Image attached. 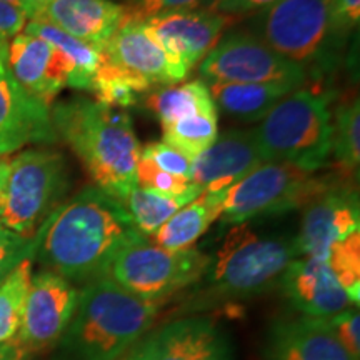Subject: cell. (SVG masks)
Wrapping results in <instances>:
<instances>
[{
  "label": "cell",
  "mask_w": 360,
  "mask_h": 360,
  "mask_svg": "<svg viewBox=\"0 0 360 360\" xmlns=\"http://www.w3.org/2000/svg\"><path fill=\"white\" fill-rule=\"evenodd\" d=\"M297 257L294 238L264 236L247 222L231 225L222 244L210 255L202 304L262 295L281 283L283 270Z\"/></svg>",
  "instance_id": "277c9868"
},
{
  "label": "cell",
  "mask_w": 360,
  "mask_h": 360,
  "mask_svg": "<svg viewBox=\"0 0 360 360\" xmlns=\"http://www.w3.org/2000/svg\"><path fill=\"white\" fill-rule=\"evenodd\" d=\"M360 231L359 195L352 180H340L304 207L299 236L294 237L299 257L326 260L332 244Z\"/></svg>",
  "instance_id": "7c38bea8"
},
{
  "label": "cell",
  "mask_w": 360,
  "mask_h": 360,
  "mask_svg": "<svg viewBox=\"0 0 360 360\" xmlns=\"http://www.w3.org/2000/svg\"><path fill=\"white\" fill-rule=\"evenodd\" d=\"M232 17L209 8L179 11L141 20L174 60L191 72L222 39Z\"/></svg>",
  "instance_id": "5bb4252c"
},
{
  "label": "cell",
  "mask_w": 360,
  "mask_h": 360,
  "mask_svg": "<svg viewBox=\"0 0 360 360\" xmlns=\"http://www.w3.org/2000/svg\"><path fill=\"white\" fill-rule=\"evenodd\" d=\"M125 17V6L112 0H47L30 20L51 24L102 52Z\"/></svg>",
  "instance_id": "ffe728a7"
},
{
  "label": "cell",
  "mask_w": 360,
  "mask_h": 360,
  "mask_svg": "<svg viewBox=\"0 0 360 360\" xmlns=\"http://www.w3.org/2000/svg\"><path fill=\"white\" fill-rule=\"evenodd\" d=\"M24 34L35 35V37L47 40L49 44H52L53 47H57L58 51L65 53L72 67H74V74L70 77L69 87L77 90L90 89L94 75H96L98 65L103 60V53L98 49L72 37V35L65 34L64 30L57 29V27L39 20L27 22Z\"/></svg>",
  "instance_id": "d4e9b609"
},
{
  "label": "cell",
  "mask_w": 360,
  "mask_h": 360,
  "mask_svg": "<svg viewBox=\"0 0 360 360\" xmlns=\"http://www.w3.org/2000/svg\"><path fill=\"white\" fill-rule=\"evenodd\" d=\"M146 103L160 120L162 127L195 112L217 109L204 80L152 90L148 92Z\"/></svg>",
  "instance_id": "484cf974"
},
{
  "label": "cell",
  "mask_w": 360,
  "mask_h": 360,
  "mask_svg": "<svg viewBox=\"0 0 360 360\" xmlns=\"http://www.w3.org/2000/svg\"><path fill=\"white\" fill-rule=\"evenodd\" d=\"M7 60L20 87L47 107L69 87L74 74V67L64 52L47 40L29 34L15 35L8 42Z\"/></svg>",
  "instance_id": "9a60e30c"
},
{
  "label": "cell",
  "mask_w": 360,
  "mask_h": 360,
  "mask_svg": "<svg viewBox=\"0 0 360 360\" xmlns=\"http://www.w3.org/2000/svg\"><path fill=\"white\" fill-rule=\"evenodd\" d=\"M202 192L204 191L195 184H192L187 192L179 193V195H165V193H159L150 188L135 187L122 205L129 212L137 231L148 238L154 236L175 212H179L184 205H187L195 197H199Z\"/></svg>",
  "instance_id": "cb8c5ba5"
},
{
  "label": "cell",
  "mask_w": 360,
  "mask_h": 360,
  "mask_svg": "<svg viewBox=\"0 0 360 360\" xmlns=\"http://www.w3.org/2000/svg\"><path fill=\"white\" fill-rule=\"evenodd\" d=\"M125 207L98 187L62 202L32 238V259L69 282L107 277L119 252L142 238Z\"/></svg>",
  "instance_id": "6da1fadb"
},
{
  "label": "cell",
  "mask_w": 360,
  "mask_h": 360,
  "mask_svg": "<svg viewBox=\"0 0 360 360\" xmlns=\"http://www.w3.org/2000/svg\"><path fill=\"white\" fill-rule=\"evenodd\" d=\"M29 17L20 7L0 0V42H11L15 35L22 34Z\"/></svg>",
  "instance_id": "74e56055"
},
{
  "label": "cell",
  "mask_w": 360,
  "mask_h": 360,
  "mask_svg": "<svg viewBox=\"0 0 360 360\" xmlns=\"http://www.w3.org/2000/svg\"><path fill=\"white\" fill-rule=\"evenodd\" d=\"M102 53L112 64L141 75L150 85L167 87L182 82L188 75L186 67L164 51L143 22L129 17H125Z\"/></svg>",
  "instance_id": "2e32d148"
},
{
  "label": "cell",
  "mask_w": 360,
  "mask_h": 360,
  "mask_svg": "<svg viewBox=\"0 0 360 360\" xmlns=\"http://www.w3.org/2000/svg\"><path fill=\"white\" fill-rule=\"evenodd\" d=\"M277 2L278 0H210L209 11L229 17L249 15V13L262 12Z\"/></svg>",
  "instance_id": "f35d334b"
},
{
  "label": "cell",
  "mask_w": 360,
  "mask_h": 360,
  "mask_svg": "<svg viewBox=\"0 0 360 360\" xmlns=\"http://www.w3.org/2000/svg\"><path fill=\"white\" fill-rule=\"evenodd\" d=\"M0 360H30V355L15 340L0 344Z\"/></svg>",
  "instance_id": "ab89813d"
},
{
  "label": "cell",
  "mask_w": 360,
  "mask_h": 360,
  "mask_svg": "<svg viewBox=\"0 0 360 360\" xmlns=\"http://www.w3.org/2000/svg\"><path fill=\"white\" fill-rule=\"evenodd\" d=\"M278 285L305 317L327 319L354 305L326 260L321 259H294L283 270Z\"/></svg>",
  "instance_id": "d6986e66"
},
{
  "label": "cell",
  "mask_w": 360,
  "mask_h": 360,
  "mask_svg": "<svg viewBox=\"0 0 360 360\" xmlns=\"http://www.w3.org/2000/svg\"><path fill=\"white\" fill-rule=\"evenodd\" d=\"M52 127L79 157L90 177L120 204L137 187L141 146L124 110L74 97L51 109Z\"/></svg>",
  "instance_id": "7a4b0ae2"
},
{
  "label": "cell",
  "mask_w": 360,
  "mask_h": 360,
  "mask_svg": "<svg viewBox=\"0 0 360 360\" xmlns=\"http://www.w3.org/2000/svg\"><path fill=\"white\" fill-rule=\"evenodd\" d=\"M215 107L242 122H260L283 97L297 90L290 84L205 82Z\"/></svg>",
  "instance_id": "603a6c76"
},
{
  "label": "cell",
  "mask_w": 360,
  "mask_h": 360,
  "mask_svg": "<svg viewBox=\"0 0 360 360\" xmlns=\"http://www.w3.org/2000/svg\"><path fill=\"white\" fill-rule=\"evenodd\" d=\"M162 304L142 300L109 277L79 292L62 345L74 360H117L154 323Z\"/></svg>",
  "instance_id": "3957f363"
},
{
  "label": "cell",
  "mask_w": 360,
  "mask_h": 360,
  "mask_svg": "<svg viewBox=\"0 0 360 360\" xmlns=\"http://www.w3.org/2000/svg\"><path fill=\"white\" fill-rule=\"evenodd\" d=\"M162 129H164L162 141L184 152L191 159H195L217 139L219 112L217 109L195 112L172 124L164 125Z\"/></svg>",
  "instance_id": "f1b7e54d"
},
{
  "label": "cell",
  "mask_w": 360,
  "mask_h": 360,
  "mask_svg": "<svg viewBox=\"0 0 360 360\" xmlns=\"http://www.w3.org/2000/svg\"><path fill=\"white\" fill-rule=\"evenodd\" d=\"M327 326L332 335L354 359L360 360V315L352 307L344 312L327 317Z\"/></svg>",
  "instance_id": "836d02e7"
},
{
  "label": "cell",
  "mask_w": 360,
  "mask_h": 360,
  "mask_svg": "<svg viewBox=\"0 0 360 360\" xmlns=\"http://www.w3.org/2000/svg\"><path fill=\"white\" fill-rule=\"evenodd\" d=\"M340 180L349 179L317 175L290 164H262L225 191L220 219L237 225L304 209Z\"/></svg>",
  "instance_id": "ba28073f"
},
{
  "label": "cell",
  "mask_w": 360,
  "mask_h": 360,
  "mask_svg": "<svg viewBox=\"0 0 360 360\" xmlns=\"http://www.w3.org/2000/svg\"><path fill=\"white\" fill-rule=\"evenodd\" d=\"M262 164L254 130H227L192 160L191 182L204 192L227 191Z\"/></svg>",
  "instance_id": "e0dca14e"
},
{
  "label": "cell",
  "mask_w": 360,
  "mask_h": 360,
  "mask_svg": "<svg viewBox=\"0 0 360 360\" xmlns=\"http://www.w3.org/2000/svg\"><path fill=\"white\" fill-rule=\"evenodd\" d=\"M45 2H47V0H20L22 8H24V12L27 13V17H29V20L32 19L35 13H37L39 8L42 7Z\"/></svg>",
  "instance_id": "b9f144b4"
},
{
  "label": "cell",
  "mask_w": 360,
  "mask_h": 360,
  "mask_svg": "<svg viewBox=\"0 0 360 360\" xmlns=\"http://www.w3.org/2000/svg\"><path fill=\"white\" fill-rule=\"evenodd\" d=\"M4 2H8V4H12V6H17V7L22 8L20 0H4ZM22 11H24V8H22Z\"/></svg>",
  "instance_id": "7bdbcfd3"
},
{
  "label": "cell",
  "mask_w": 360,
  "mask_h": 360,
  "mask_svg": "<svg viewBox=\"0 0 360 360\" xmlns=\"http://www.w3.org/2000/svg\"><path fill=\"white\" fill-rule=\"evenodd\" d=\"M332 152L342 177L354 180L360 162V103L355 97L344 102L332 120Z\"/></svg>",
  "instance_id": "83f0119b"
},
{
  "label": "cell",
  "mask_w": 360,
  "mask_h": 360,
  "mask_svg": "<svg viewBox=\"0 0 360 360\" xmlns=\"http://www.w3.org/2000/svg\"><path fill=\"white\" fill-rule=\"evenodd\" d=\"M210 0H130L127 17L134 20H147L162 13L179 11H195L200 6H207Z\"/></svg>",
  "instance_id": "d590c367"
},
{
  "label": "cell",
  "mask_w": 360,
  "mask_h": 360,
  "mask_svg": "<svg viewBox=\"0 0 360 360\" xmlns=\"http://www.w3.org/2000/svg\"><path fill=\"white\" fill-rule=\"evenodd\" d=\"M254 132L265 164H290L317 172L332 154L328 97L319 90L297 89L260 120Z\"/></svg>",
  "instance_id": "8992f818"
},
{
  "label": "cell",
  "mask_w": 360,
  "mask_h": 360,
  "mask_svg": "<svg viewBox=\"0 0 360 360\" xmlns=\"http://www.w3.org/2000/svg\"><path fill=\"white\" fill-rule=\"evenodd\" d=\"M224 193L225 191L202 192L162 225L152 236V242L167 250L192 249L222 215Z\"/></svg>",
  "instance_id": "7402d4cb"
},
{
  "label": "cell",
  "mask_w": 360,
  "mask_h": 360,
  "mask_svg": "<svg viewBox=\"0 0 360 360\" xmlns=\"http://www.w3.org/2000/svg\"><path fill=\"white\" fill-rule=\"evenodd\" d=\"M209 264L210 255L195 247L167 250L142 237L119 252L107 277L139 299L164 304L169 297L200 282Z\"/></svg>",
  "instance_id": "9c48e42d"
},
{
  "label": "cell",
  "mask_w": 360,
  "mask_h": 360,
  "mask_svg": "<svg viewBox=\"0 0 360 360\" xmlns=\"http://www.w3.org/2000/svg\"><path fill=\"white\" fill-rule=\"evenodd\" d=\"M141 159L152 162L155 167L164 170V172L172 174L175 177L186 179L191 182L193 159L184 154V152L177 150L175 147L169 146V143H165L164 141L147 143L146 147L141 148Z\"/></svg>",
  "instance_id": "1f68e13d"
},
{
  "label": "cell",
  "mask_w": 360,
  "mask_h": 360,
  "mask_svg": "<svg viewBox=\"0 0 360 360\" xmlns=\"http://www.w3.org/2000/svg\"><path fill=\"white\" fill-rule=\"evenodd\" d=\"M326 264L354 305L360 299V231L330 245Z\"/></svg>",
  "instance_id": "4dcf8cb0"
},
{
  "label": "cell",
  "mask_w": 360,
  "mask_h": 360,
  "mask_svg": "<svg viewBox=\"0 0 360 360\" xmlns=\"http://www.w3.org/2000/svg\"><path fill=\"white\" fill-rule=\"evenodd\" d=\"M137 187L150 188L165 195H179V193L187 192L192 187V182L164 172L152 162L141 159L137 165Z\"/></svg>",
  "instance_id": "d6a6232c"
},
{
  "label": "cell",
  "mask_w": 360,
  "mask_h": 360,
  "mask_svg": "<svg viewBox=\"0 0 360 360\" xmlns=\"http://www.w3.org/2000/svg\"><path fill=\"white\" fill-rule=\"evenodd\" d=\"M8 42H0V155H8L27 143L57 141L51 107L35 101L12 75L7 60Z\"/></svg>",
  "instance_id": "4fadbf2b"
},
{
  "label": "cell",
  "mask_w": 360,
  "mask_h": 360,
  "mask_svg": "<svg viewBox=\"0 0 360 360\" xmlns=\"http://www.w3.org/2000/svg\"><path fill=\"white\" fill-rule=\"evenodd\" d=\"M254 35L289 58L305 77H327L339 65L347 39L334 32L328 0H278L255 15Z\"/></svg>",
  "instance_id": "5b68a950"
},
{
  "label": "cell",
  "mask_w": 360,
  "mask_h": 360,
  "mask_svg": "<svg viewBox=\"0 0 360 360\" xmlns=\"http://www.w3.org/2000/svg\"><path fill=\"white\" fill-rule=\"evenodd\" d=\"M32 264V257L24 259L0 283V344L15 340L19 335Z\"/></svg>",
  "instance_id": "f546056e"
},
{
  "label": "cell",
  "mask_w": 360,
  "mask_h": 360,
  "mask_svg": "<svg viewBox=\"0 0 360 360\" xmlns=\"http://www.w3.org/2000/svg\"><path fill=\"white\" fill-rule=\"evenodd\" d=\"M152 85L141 75L112 64L103 56L102 64L94 75L89 92L94 94L96 101L112 109H127L139 102L141 94L150 92Z\"/></svg>",
  "instance_id": "4316f807"
},
{
  "label": "cell",
  "mask_w": 360,
  "mask_h": 360,
  "mask_svg": "<svg viewBox=\"0 0 360 360\" xmlns=\"http://www.w3.org/2000/svg\"><path fill=\"white\" fill-rule=\"evenodd\" d=\"M328 17L335 34L349 39L360 20V0H328Z\"/></svg>",
  "instance_id": "8d00e7d4"
},
{
  "label": "cell",
  "mask_w": 360,
  "mask_h": 360,
  "mask_svg": "<svg viewBox=\"0 0 360 360\" xmlns=\"http://www.w3.org/2000/svg\"><path fill=\"white\" fill-rule=\"evenodd\" d=\"M205 82L290 84L300 89L307 82L299 65L274 52L252 32L236 30L219 40L199 67Z\"/></svg>",
  "instance_id": "30bf717a"
},
{
  "label": "cell",
  "mask_w": 360,
  "mask_h": 360,
  "mask_svg": "<svg viewBox=\"0 0 360 360\" xmlns=\"http://www.w3.org/2000/svg\"><path fill=\"white\" fill-rule=\"evenodd\" d=\"M70 188V170L62 152L37 147L11 159L0 204V225L17 236L34 238Z\"/></svg>",
  "instance_id": "52a82bcc"
},
{
  "label": "cell",
  "mask_w": 360,
  "mask_h": 360,
  "mask_svg": "<svg viewBox=\"0 0 360 360\" xmlns=\"http://www.w3.org/2000/svg\"><path fill=\"white\" fill-rule=\"evenodd\" d=\"M27 257H32V238L17 236L0 225V283Z\"/></svg>",
  "instance_id": "e575fe53"
},
{
  "label": "cell",
  "mask_w": 360,
  "mask_h": 360,
  "mask_svg": "<svg viewBox=\"0 0 360 360\" xmlns=\"http://www.w3.org/2000/svg\"><path fill=\"white\" fill-rule=\"evenodd\" d=\"M8 170H11V159L7 155H0V204H2L4 191H6Z\"/></svg>",
  "instance_id": "60d3db41"
},
{
  "label": "cell",
  "mask_w": 360,
  "mask_h": 360,
  "mask_svg": "<svg viewBox=\"0 0 360 360\" xmlns=\"http://www.w3.org/2000/svg\"><path fill=\"white\" fill-rule=\"evenodd\" d=\"M265 360H357L332 335L326 319L282 321L269 334Z\"/></svg>",
  "instance_id": "44dd1931"
},
{
  "label": "cell",
  "mask_w": 360,
  "mask_h": 360,
  "mask_svg": "<svg viewBox=\"0 0 360 360\" xmlns=\"http://www.w3.org/2000/svg\"><path fill=\"white\" fill-rule=\"evenodd\" d=\"M127 360H231V355L212 322L187 317L162 326Z\"/></svg>",
  "instance_id": "ac0fdd59"
},
{
  "label": "cell",
  "mask_w": 360,
  "mask_h": 360,
  "mask_svg": "<svg viewBox=\"0 0 360 360\" xmlns=\"http://www.w3.org/2000/svg\"><path fill=\"white\" fill-rule=\"evenodd\" d=\"M79 302L74 283L52 270L32 274L15 342L32 357L51 349L65 334Z\"/></svg>",
  "instance_id": "8fae6325"
}]
</instances>
